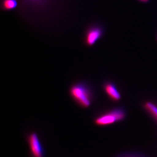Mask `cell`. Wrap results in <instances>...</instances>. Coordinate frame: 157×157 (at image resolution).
I'll return each mask as SVG.
<instances>
[{
    "instance_id": "obj_4",
    "label": "cell",
    "mask_w": 157,
    "mask_h": 157,
    "mask_svg": "<svg viewBox=\"0 0 157 157\" xmlns=\"http://www.w3.org/2000/svg\"><path fill=\"white\" fill-rule=\"evenodd\" d=\"M103 34V30L99 26H94L87 30L85 42L86 46H92L99 39Z\"/></svg>"
},
{
    "instance_id": "obj_8",
    "label": "cell",
    "mask_w": 157,
    "mask_h": 157,
    "mask_svg": "<svg viewBox=\"0 0 157 157\" xmlns=\"http://www.w3.org/2000/svg\"><path fill=\"white\" fill-rule=\"evenodd\" d=\"M154 115L155 116H156V117L157 118V112L156 113H155V114H154Z\"/></svg>"
},
{
    "instance_id": "obj_1",
    "label": "cell",
    "mask_w": 157,
    "mask_h": 157,
    "mask_svg": "<svg viewBox=\"0 0 157 157\" xmlns=\"http://www.w3.org/2000/svg\"><path fill=\"white\" fill-rule=\"evenodd\" d=\"M70 95L80 107L87 108L92 104L93 95L89 86L85 83H78L71 86Z\"/></svg>"
},
{
    "instance_id": "obj_3",
    "label": "cell",
    "mask_w": 157,
    "mask_h": 157,
    "mask_svg": "<svg viewBox=\"0 0 157 157\" xmlns=\"http://www.w3.org/2000/svg\"><path fill=\"white\" fill-rule=\"evenodd\" d=\"M27 140L32 157H44V151L37 134L30 133L27 136Z\"/></svg>"
},
{
    "instance_id": "obj_2",
    "label": "cell",
    "mask_w": 157,
    "mask_h": 157,
    "mask_svg": "<svg viewBox=\"0 0 157 157\" xmlns=\"http://www.w3.org/2000/svg\"><path fill=\"white\" fill-rule=\"evenodd\" d=\"M124 117V113L122 109H114L109 112L96 117L94 119V123L97 126H106L122 120Z\"/></svg>"
},
{
    "instance_id": "obj_5",
    "label": "cell",
    "mask_w": 157,
    "mask_h": 157,
    "mask_svg": "<svg viewBox=\"0 0 157 157\" xmlns=\"http://www.w3.org/2000/svg\"><path fill=\"white\" fill-rule=\"evenodd\" d=\"M103 88L105 93L113 101H118L121 99L120 94L114 84L111 82H107L104 85Z\"/></svg>"
},
{
    "instance_id": "obj_7",
    "label": "cell",
    "mask_w": 157,
    "mask_h": 157,
    "mask_svg": "<svg viewBox=\"0 0 157 157\" xmlns=\"http://www.w3.org/2000/svg\"><path fill=\"white\" fill-rule=\"evenodd\" d=\"M139 1L142 2H144V3H147L149 0H139Z\"/></svg>"
},
{
    "instance_id": "obj_6",
    "label": "cell",
    "mask_w": 157,
    "mask_h": 157,
    "mask_svg": "<svg viewBox=\"0 0 157 157\" xmlns=\"http://www.w3.org/2000/svg\"><path fill=\"white\" fill-rule=\"evenodd\" d=\"M2 6L5 10H11L17 7V0H3Z\"/></svg>"
}]
</instances>
